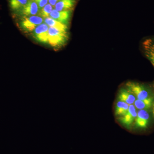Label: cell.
<instances>
[{"label":"cell","mask_w":154,"mask_h":154,"mask_svg":"<svg viewBox=\"0 0 154 154\" xmlns=\"http://www.w3.org/2000/svg\"><path fill=\"white\" fill-rule=\"evenodd\" d=\"M66 31L50 27L48 29V43L53 47H57L65 43L67 39Z\"/></svg>","instance_id":"obj_1"},{"label":"cell","mask_w":154,"mask_h":154,"mask_svg":"<svg viewBox=\"0 0 154 154\" xmlns=\"http://www.w3.org/2000/svg\"><path fill=\"white\" fill-rule=\"evenodd\" d=\"M126 86L127 89L131 92L137 99L143 100L149 97L148 90L143 85L130 82L126 83Z\"/></svg>","instance_id":"obj_2"},{"label":"cell","mask_w":154,"mask_h":154,"mask_svg":"<svg viewBox=\"0 0 154 154\" xmlns=\"http://www.w3.org/2000/svg\"><path fill=\"white\" fill-rule=\"evenodd\" d=\"M137 109L134 105H130L127 112L123 116L119 117L117 120L122 125L129 128L135 120L137 116Z\"/></svg>","instance_id":"obj_3"},{"label":"cell","mask_w":154,"mask_h":154,"mask_svg":"<svg viewBox=\"0 0 154 154\" xmlns=\"http://www.w3.org/2000/svg\"><path fill=\"white\" fill-rule=\"evenodd\" d=\"M43 18L38 16H30L28 17H25L22 19L21 22V26L26 31L32 32L35 28L43 23Z\"/></svg>","instance_id":"obj_4"},{"label":"cell","mask_w":154,"mask_h":154,"mask_svg":"<svg viewBox=\"0 0 154 154\" xmlns=\"http://www.w3.org/2000/svg\"><path fill=\"white\" fill-rule=\"evenodd\" d=\"M49 27L46 24L42 23L38 25L33 30L34 37L37 41L42 43L48 42Z\"/></svg>","instance_id":"obj_5"},{"label":"cell","mask_w":154,"mask_h":154,"mask_svg":"<svg viewBox=\"0 0 154 154\" xmlns=\"http://www.w3.org/2000/svg\"><path fill=\"white\" fill-rule=\"evenodd\" d=\"M149 113L146 110H140L137 112V116L135 120L136 127L144 128L147 126L149 120Z\"/></svg>","instance_id":"obj_6"},{"label":"cell","mask_w":154,"mask_h":154,"mask_svg":"<svg viewBox=\"0 0 154 154\" xmlns=\"http://www.w3.org/2000/svg\"><path fill=\"white\" fill-rule=\"evenodd\" d=\"M143 48L146 57L154 66V39H146L143 43Z\"/></svg>","instance_id":"obj_7"},{"label":"cell","mask_w":154,"mask_h":154,"mask_svg":"<svg viewBox=\"0 0 154 154\" xmlns=\"http://www.w3.org/2000/svg\"><path fill=\"white\" fill-rule=\"evenodd\" d=\"M119 101H122L128 104V105H133L136 98L134 95L127 89L122 88L119 91L118 95Z\"/></svg>","instance_id":"obj_8"},{"label":"cell","mask_w":154,"mask_h":154,"mask_svg":"<svg viewBox=\"0 0 154 154\" xmlns=\"http://www.w3.org/2000/svg\"><path fill=\"white\" fill-rule=\"evenodd\" d=\"M39 8L34 0H30L22 10V14L26 17L35 16L38 14Z\"/></svg>","instance_id":"obj_9"},{"label":"cell","mask_w":154,"mask_h":154,"mask_svg":"<svg viewBox=\"0 0 154 154\" xmlns=\"http://www.w3.org/2000/svg\"><path fill=\"white\" fill-rule=\"evenodd\" d=\"M70 15V12L68 11H58L53 10L50 15V17L57 20L58 22L65 24L68 21Z\"/></svg>","instance_id":"obj_10"},{"label":"cell","mask_w":154,"mask_h":154,"mask_svg":"<svg viewBox=\"0 0 154 154\" xmlns=\"http://www.w3.org/2000/svg\"><path fill=\"white\" fill-rule=\"evenodd\" d=\"M153 104V99L152 97H149L147 99L140 100L136 99L134 105L138 110H148L152 107Z\"/></svg>","instance_id":"obj_11"},{"label":"cell","mask_w":154,"mask_h":154,"mask_svg":"<svg viewBox=\"0 0 154 154\" xmlns=\"http://www.w3.org/2000/svg\"><path fill=\"white\" fill-rule=\"evenodd\" d=\"M74 0H60L55 5V10L58 11H68L73 7Z\"/></svg>","instance_id":"obj_12"},{"label":"cell","mask_w":154,"mask_h":154,"mask_svg":"<svg viewBox=\"0 0 154 154\" xmlns=\"http://www.w3.org/2000/svg\"><path fill=\"white\" fill-rule=\"evenodd\" d=\"M129 106V105L128 104L119 100L115 106L116 116L118 117L123 116L127 112Z\"/></svg>","instance_id":"obj_13"},{"label":"cell","mask_w":154,"mask_h":154,"mask_svg":"<svg viewBox=\"0 0 154 154\" xmlns=\"http://www.w3.org/2000/svg\"><path fill=\"white\" fill-rule=\"evenodd\" d=\"M44 21L45 24L48 27L56 28L60 30H65V31H66L67 29V27L66 24L58 22L57 20L52 19L51 17L45 18Z\"/></svg>","instance_id":"obj_14"},{"label":"cell","mask_w":154,"mask_h":154,"mask_svg":"<svg viewBox=\"0 0 154 154\" xmlns=\"http://www.w3.org/2000/svg\"><path fill=\"white\" fill-rule=\"evenodd\" d=\"M28 2V0H10V7L12 10L22 8Z\"/></svg>","instance_id":"obj_15"},{"label":"cell","mask_w":154,"mask_h":154,"mask_svg":"<svg viewBox=\"0 0 154 154\" xmlns=\"http://www.w3.org/2000/svg\"><path fill=\"white\" fill-rule=\"evenodd\" d=\"M53 11L52 6L50 4H47L40 11V16L43 18H47L50 17V15Z\"/></svg>","instance_id":"obj_16"},{"label":"cell","mask_w":154,"mask_h":154,"mask_svg":"<svg viewBox=\"0 0 154 154\" xmlns=\"http://www.w3.org/2000/svg\"><path fill=\"white\" fill-rule=\"evenodd\" d=\"M38 5L39 9H42L46 5L48 0H34Z\"/></svg>","instance_id":"obj_17"},{"label":"cell","mask_w":154,"mask_h":154,"mask_svg":"<svg viewBox=\"0 0 154 154\" xmlns=\"http://www.w3.org/2000/svg\"><path fill=\"white\" fill-rule=\"evenodd\" d=\"M60 0H48V2L51 5L54 6Z\"/></svg>","instance_id":"obj_18"},{"label":"cell","mask_w":154,"mask_h":154,"mask_svg":"<svg viewBox=\"0 0 154 154\" xmlns=\"http://www.w3.org/2000/svg\"><path fill=\"white\" fill-rule=\"evenodd\" d=\"M152 106H153V109H152L153 114V115L154 116V102Z\"/></svg>","instance_id":"obj_19"}]
</instances>
